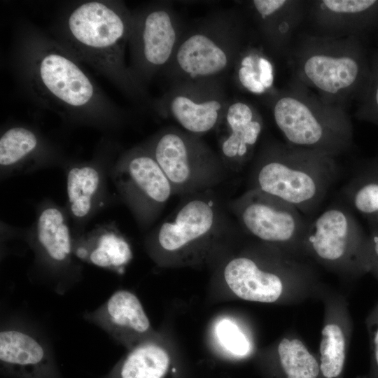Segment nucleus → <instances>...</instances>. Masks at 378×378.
<instances>
[{
    "mask_svg": "<svg viewBox=\"0 0 378 378\" xmlns=\"http://www.w3.org/2000/svg\"><path fill=\"white\" fill-rule=\"evenodd\" d=\"M15 75L36 105L70 120L114 123L123 116L90 74L52 36L31 24L22 25L13 52Z\"/></svg>",
    "mask_w": 378,
    "mask_h": 378,
    "instance_id": "nucleus-1",
    "label": "nucleus"
},
{
    "mask_svg": "<svg viewBox=\"0 0 378 378\" xmlns=\"http://www.w3.org/2000/svg\"><path fill=\"white\" fill-rule=\"evenodd\" d=\"M132 18V11L122 1H76L60 13L52 37L127 97L143 102L147 98L146 88L134 78L125 58Z\"/></svg>",
    "mask_w": 378,
    "mask_h": 378,
    "instance_id": "nucleus-2",
    "label": "nucleus"
},
{
    "mask_svg": "<svg viewBox=\"0 0 378 378\" xmlns=\"http://www.w3.org/2000/svg\"><path fill=\"white\" fill-rule=\"evenodd\" d=\"M225 281L238 298L289 304L319 297L323 286L309 259L272 246L268 259L241 255L224 269Z\"/></svg>",
    "mask_w": 378,
    "mask_h": 378,
    "instance_id": "nucleus-3",
    "label": "nucleus"
},
{
    "mask_svg": "<svg viewBox=\"0 0 378 378\" xmlns=\"http://www.w3.org/2000/svg\"><path fill=\"white\" fill-rule=\"evenodd\" d=\"M338 173L330 157L300 148H270L255 165L251 188L278 197L307 216L323 202Z\"/></svg>",
    "mask_w": 378,
    "mask_h": 378,
    "instance_id": "nucleus-4",
    "label": "nucleus"
},
{
    "mask_svg": "<svg viewBox=\"0 0 378 378\" xmlns=\"http://www.w3.org/2000/svg\"><path fill=\"white\" fill-rule=\"evenodd\" d=\"M241 29L234 12L220 10L186 25L163 76L172 83L222 80L241 52Z\"/></svg>",
    "mask_w": 378,
    "mask_h": 378,
    "instance_id": "nucleus-5",
    "label": "nucleus"
},
{
    "mask_svg": "<svg viewBox=\"0 0 378 378\" xmlns=\"http://www.w3.org/2000/svg\"><path fill=\"white\" fill-rule=\"evenodd\" d=\"M368 236L351 209L335 204L309 221L303 254L342 278L356 279L368 274Z\"/></svg>",
    "mask_w": 378,
    "mask_h": 378,
    "instance_id": "nucleus-6",
    "label": "nucleus"
},
{
    "mask_svg": "<svg viewBox=\"0 0 378 378\" xmlns=\"http://www.w3.org/2000/svg\"><path fill=\"white\" fill-rule=\"evenodd\" d=\"M128 47V67L144 88L163 76L182 36L186 24L172 3L160 1L132 11Z\"/></svg>",
    "mask_w": 378,
    "mask_h": 378,
    "instance_id": "nucleus-7",
    "label": "nucleus"
},
{
    "mask_svg": "<svg viewBox=\"0 0 378 378\" xmlns=\"http://www.w3.org/2000/svg\"><path fill=\"white\" fill-rule=\"evenodd\" d=\"M147 148L170 181L174 193L192 192L213 185L224 165L199 136L175 127L158 132Z\"/></svg>",
    "mask_w": 378,
    "mask_h": 378,
    "instance_id": "nucleus-8",
    "label": "nucleus"
},
{
    "mask_svg": "<svg viewBox=\"0 0 378 378\" xmlns=\"http://www.w3.org/2000/svg\"><path fill=\"white\" fill-rule=\"evenodd\" d=\"M230 208L241 227L257 239L306 258L302 242L309 220L293 206L260 190L249 188L232 202Z\"/></svg>",
    "mask_w": 378,
    "mask_h": 378,
    "instance_id": "nucleus-9",
    "label": "nucleus"
},
{
    "mask_svg": "<svg viewBox=\"0 0 378 378\" xmlns=\"http://www.w3.org/2000/svg\"><path fill=\"white\" fill-rule=\"evenodd\" d=\"M229 101L222 80H190L172 83L150 104L160 116L174 120L184 131L200 136L217 130Z\"/></svg>",
    "mask_w": 378,
    "mask_h": 378,
    "instance_id": "nucleus-10",
    "label": "nucleus"
},
{
    "mask_svg": "<svg viewBox=\"0 0 378 378\" xmlns=\"http://www.w3.org/2000/svg\"><path fill=\"white\" fill-rule=\"evenodd\" d=\"M115 181L139 218L149 222L164 206L174 188L147 147L134 148L118 160Z\"/></svg>",
    "mask_w": 378,
    "mask_h": 378,
    "instance_id": "nucleus-11",
    "label": "nucleus"
},
{
    "mask_svg": "<svg viewBox=\"0 0 378 378\" xmlns=\"http://www.w3.org/2000/svg\"><path fill=\"white\" fill-rule=\"evenodd\" d=\"M0 364L1 373L13 378H59L48 342L22 324L1 329Z\"/></svg>",
    "mask_w": 378,
    "mask_h": 378,
    "instance_id": "nucleus-12",
    "label": "nucleus"
},
{
    "mask_svg": "<svg viewBox=\"0 0 378 378\" xmlns=\"http://www.w3.org/2000/svg\"><path fill=\"white\" fill-rule=\"evenodd\" d=\"M276 126L291 144L331 158L346 144L349 132L323 123L302 102L284 97L273 107Z\"/></svg>",
    "mask_w": 378,
    "mask_h": 378,
    "instance_id": "nucleus-13",
    "label": "nucleus"
},
{
    "mask_svg": "<svg viewBox=\"0 0 378 378\" xmlns=\"http://www.w3.org/2000/svg\"><path fill=\"white\" fill-rule=\"evenodd\" d=\"M217 205L205 196L185 202L157 232V243L167 253L188 250L211 240L220 228Z\"/></svg>",
    "mask_w": 378,
    "mask_h": 378,
    "instance_id": "nucleus-14",
    "label": "nucleus"
},
{
    "mask_svg": "<svg viewBox=\"0 0 378 378\" xmlns=\"http://www.w3.org/2000/svg\"><path fill=\"white\" fill-rule=\"evenodd\" d=\"M318 298L324 307L319 345L321 378H342L353 323L346 297L323 284Z\"/></svg>",
    "mask_w": 378,
    "mask_h": 378,
    "instance_id": "nucleus-15",
    "label": "nucleus"
},
{
    "mask_svg": "<svg viewBox=\"0 0 378 378\" xmlns=\"http://www.w3.org/2000/svg\"><path fill=\"white\" fill-rule=\"evenodd\" d=\"M262 127L260 116L250 104L230 100L216 130L223 164L234 171L241 169L251 158Z\"/></svg>",
    "mask_w": 378,
    "mask_h": 378,
    "instance_id": "nucleus-16",
    "label": "nucleus"
},
{
    "mask_svg": "<svg viewBox=\"0 0 378 378\" xmlns=\"http://www.w3.org/2000/svg\"><path fill=\"white\" fill-rule=\"evenodd\" d=\"M83 316L126 346H132L150 330L149 319L139 300L126 290L115 291L99 307Z\"/></svg>",
    "mask_w": 378,
    "mask_h": 378,
    "instance_id": "nucleus-17",
    "label": "nucleus"
},
{
    "mask_svg": "<svg viewBox=\"0 0 378 378\" xmlns=\"http://www.w3.org/2000/svg\"><path fill=\"white\" fill-rule=\"evenodd\" d=\"M304 72L318 89L335 94L351 86L356 80L359 65L350 57H333L315 55L305 62Z\"/></svg>",
    "mask_w": 378,
    "mask_h": 378,
    "instance_id": "nucleus-18",
    "label": "nucleus"
},
{
    "mask_svg": "<svg viewBox=\"0 0 378 378\" xmlns=\"http://www.w3.org/2000/svg\"><path fill=\"white\" fill-rule=\"evenodd\" d=\"M74 253L80 260L94 266L120 272L132 258L127 241L111 230L96 232L78 244Z\"/></svg>",
    "mask_w": 378,
    "mask_h": 378,
    "instance_id": "nucleus-19",
    "label": "nucleus"
},
{
    "mask_svg": "<svg viewBox=\"0 0 378 378\" xmlns=\"http://www.w3.org/2000/svg\"><path fill=\"white\" fill-rule=\"evenodd\" d=\"M347 205L378 228V158L360 167L343 188Z\"/></svg>",
    "mask_w": 378,
    "mask_h": 378,
    "instance_id": "nucleus-20",
    "label": "nucleus"
},
{
    "mask_svg": "<svg viewBox=\"0 0 378 378\" xmlns=\"http://www.w3.org/2000/svg\"><path fill=\"white\" fill-rule=\"evenodd\" d=\"M36 234L38 244L50 262L64 265L70 260L74 251L71 232L59 209L51 206L41 213Z\"/></svg>",
    "mask_w": 378,
    "mask_h": 378,
    "instance_id": "nucleus-21",
    "label": "nucleus"
},
{
    "mask_svg": "<svg viewBox=\"0 0 378 378\" xmlns=\"http://www.w3.org/2000/svg\"><path fill=\"white\" fill-rule=\"evenodd\" d=\"M169 365V355L162 347L144 342L133 347L106 378H163Z\"/></svg>",
    "mask_w": 378,
    "mask_h": 378,
    "instance_id": "nucleus-22",
    "label": "nucleus"
},
{
    "mask_svg": "<svg viewBox=\"0 0 378 378\" xmlns=\"http://www.w3.org/2000/svg\"><path fill=\"white\" fill-rule=\"evenodd\" d=\"M275 353L282 378H321L318 358L297 335L282 337Z\"/></svg>",
    "mask_w": 378,
    "mask_h": 378,
    "instance_id": "nucleus-23",
    "label": "nucleus"
},
{
    "mask_svg": "<svg viewBox=\"0 0 378 378\" xmlns=\"http://www.w3.org/2000/svg\"><path fill=\"white\" fill-rule=\"evenodd\" d=\"M99 185V173L94 167L87 164L69 169L66 190L69 209L74 217L82 218L90 212Z\"/></svg>",
    "mask_w": 378,
    "mask_h": 378,
    "instance_id": "nucleus-24",
    "label": "nucleus"
},
{
    "mask_svg": "<svg viewBox=\"0 0 378 378\" xmlns=\"http://www.w3.org/2000/svg\"><path fill=\"white\" fill-rule=\"evenodd\" d=\"M43 146L41 138L31 128L15 125L0 137V165L10 167L34 157Z\"/></svg>",
    "mask_w": 378,
    "mask_h": 378,
    "instance_id": "nucleus-25",
    "label": "nucleus"
},
{
    "mask_svg": "<svg viewBox=\"0 0 378 378\" xmlns=\"http://www.w3.org/2000/svg\"><path fill=\"white\" fill-rule=\"evenodd\" d=\"M259 55L253 51L240 52L234 65L235 78L239 85L254 94H262L266 90L260 83Z\"/></svg>",
    "mask_w": 378,
    "mask_h": 378,
    "instance_id": "nucleus-26",
    "label": "nucleus"
},
{
    "mask_svg": "<svg viewBox=\"0 0 378 378\" xmlns=\"http://www.w3.org/2000/svg\"><path fill=\"white\" fill-rule=\"evenodd\" d=\"M216 334L220 344L230 353L246 356L250 351V344L238 326L232 321L224 318L216 326Z\"/></svg>",
    "mask_w": 378,
    "mask_h": 378,
    "instance_id": "nucleus-27",
    "label": "nucleus"
},
{
    "mask_svg": "<svg viewBox=\"0 0 378 378\" xmlns=\"http://www.w3.org/2000/svg\"><path fill=\"white\" fill-rule=\"evenodd\" d=\"M370 342V368L368 372L358 378H378V302L365 319Z\"/></svg>",
    "mask_w": 378,
    "mask_h": 378,
    "instance_id": "nucleus-28",
    "label": "nucleus"
},
{
    "mask_svg": "<svg viewBox=\"0 0 378 378\" xmlns=\"http://www.w3.org/2000/svg\"><path fill=\"white\" fill-rule=\"evenodd\" d=\"M374 0H324L323 4L330 10L341 13H358L370 10L377 4Z\"/></svg>",
    "mask_w": 378,
    "mask_h": 378,
    "instance_id": "nucleus-29",
    "label": "nucleus"
},
{
    "mask_svg": "<svg viewBox=\"0 0 378 378\" xmlns=\"http://www.w3.org/2000/svg\"><path fill=\"white\" fill-rule=\"evenodd\" d=\"M366 265L368 273L372 274L378 280V228H370L368 233Z\"/></svg>",
    "mask_w": 378,
    "mask_h": 378,
    "instance_id": "nucleus-30",
    "label": "nucleus"
},
{
    "mask_svg": "<svg viewBox=\"0 0 378 378\" xmlns=\"http://www.w3.org/2000/svg\"><path fill=\"white\" fill-rule=\"evenodd\" d=\"M258 65L260 70V80L267 90L270 88L274 82L273 66L270 61L264 56L259 55Z\"/></svg>",
    "mask_w": 378,
    "mask_h": 378,
    "instance_id": "nucleus-31",
    "label": "nucleus"
},
{
    "mask_svg": "<svg viewBox=\"0 0 378 378\" xmlns=\"http://www.w3.org/2000/svg\"><path fill=\"white\" fill-rule=\"evenodd\" d=\"M374 103L378 113V83L377 84L374 90Z\"/></svg>",
    "mask_w": 378,
    "mask_h": 378,
    "instance_id": "nucleus-32",
    "label": "nucleus"
}]
</instances>
